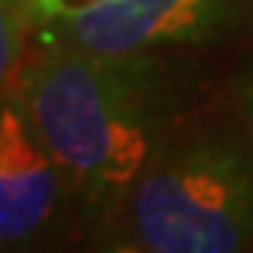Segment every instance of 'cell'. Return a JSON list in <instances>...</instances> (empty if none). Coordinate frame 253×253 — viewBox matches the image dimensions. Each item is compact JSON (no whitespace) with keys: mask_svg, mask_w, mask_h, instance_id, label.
Wrapping results in <instances>:
<instances>
[{"mask_svg":"<svg viewBox=\"0 0 253 253\" xmlns=\"http://www.w3.org/2000/svg\"><path fill=\"white\" fill-rule=\"evenodd\" d=\"M238 110H241V122H244L247 147L253 153V61L244 67V74L238 77Z\"/></svg>","mask_w":253,"mask_h":253,"instance_id":"cell-5","label":"cell"},{"mask_svg":"<svg viewBox=\"0 0 253 253\" xmlns=\"http://www.w3.org/2000/svg\"><path fill=\"white\" fill-rule=\"evenodd\" d=\"M125 250L235 253L253 247V153L198 134L153 153L125 195Z\"/></svg>","mask_w":253,"mask_h":253,"instance_id":"cell-2","label":"cell"},{"mask_svg":"<svg viewBox=\"0 0 253 253\" xmlns=\"http://www.w3.org/2000/svg\"><path fill=\"white\" fill-rule=\"evenodd\" d=\"M58 168L88 202L122 205L153 159V125L134 58L55 43L15 88Z\"/></svg>","mask_w":253,"mask_h":253,"instance_id":"cell-1","label":"cell"},{"mask_svg":"<svg viewBox=\"0 0 253 253\" xmlns=\"http://www.w3.org/2000/svg\"><path fill=\"white\" fill-rule=\"evenodd\" d=\"M226 0H85L52 6L64 40L107 58H137L147 49L195 40L223 19Z\"/></svg>","mask_w":253,"mask_h":253,"instance_id":"cell-3","label":"cell"},{"mask_svg":"<svg viewBox=\"0 0 253 253\" xmlns=\"http://www.w3.org/2000/svg\"><path fill=\"white\" fill-rule=\"evenodd\" d=\"M61 177L55 156L37 134L19 98H3L0 110V241L22 247L52 220Z\"/></svg>","mask_w":253,"mask_h":253,"instance_id":"cell-4","label":"cell"}]
</instances>
